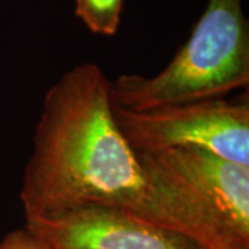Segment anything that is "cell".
Wrapping results in <instances>:
<instances>
[{"label": "cell", "mask_w": 249, "mask_h": 249, "mask_svg": "<svg viewBox=\"0 0 249 249\" xmlns=\"http://www.w3.org/2000/svg\"><path fill=\"white\" fill-rule=\"evenodd\" d=\"M150 154L193 196L220 249H249V166L198 148Z\"/></svg>", "instance_id": "obj_4"}, {"label": "cell", "mask_w": 249, "mask_h": 249, "mask_svg": "<svg viewBox=\"0 0 249 249\" xmlns=\"http://www.w3.org/2000/svg\"><path fill=\"white\" fill-rule=\"evenodd\" d=\"M54 249H204L188 237L107 205H82L25 217Z\"/></svg>", "instance_id": "obj_5"}, {"label": "cell", "mask_w": 249, "mask_h": 249, "mask_svg": "<svg viewBox=\"0 0 249 249\" xmlns=\"http://www.w3.org/2000/svg\"><path fill=\"white\" fill-rule=\"evenodd\" d=\"M0 249H54L37 234L24 229L13 230L0 241Z\"/></svg>", "instance_id": "obj_7"}, {"label": "cell", "mask_w": 249, "mask_h": 249, "mask_svg": "<svg viewBox=\"0 0 249 249\" xmlns=\"http://www.w3.org/2000/svg\"><path fill=\"white\" fill-rule=\"evenodd\" d=\"M114 118L134 151L198 148L249 166L248 103L212 98L145 111L114 106Z\"/></svg>", "instance_id": "obj_3"}, {"label": "cell", "mask_w": 249, "mask_h": 249, "mask_svg": "<svg viewBox=\"0 0 249 249\" xmlns=\"http://www.w3.org/2000/svg\"><path fill=\"white\" fill-rule=\"evenodd\" d=\"M109 88L98 65L83 62L47 90L19 193L25 217L107 205L219 249L186 187L124 140Z\"/></svg>", "instance_id": "obj_1"}, {"label": "cell", "mask_w": 249, "mask_h": 249, "mask_svg": "<svg viewBox=\"0 0 249 249\" xmlns=\"http://www.w3.org/2000/svg\"><path fill=\"white\" fill-rule=\"evenodd\" d=\"M249 85V25L242 0H206L183 47L157 75L111 80V101L129 111L224 98Z\"/></svg>", "instance_id": "obj_2"}, {"label": "cell", "mask_w": 249, "mask_h": 249, "mask_svg": "<svg viewBox=\"0 0 249 249\" xmlns=\"http://www.w3.org/2000/svg\"><path fill=\"white\" fill-rule=\"evenodd\" d=\"M124 0H75V14L96 35H115Z\"/></svg>", "instance_id": "obj_6"}]
</instances>
